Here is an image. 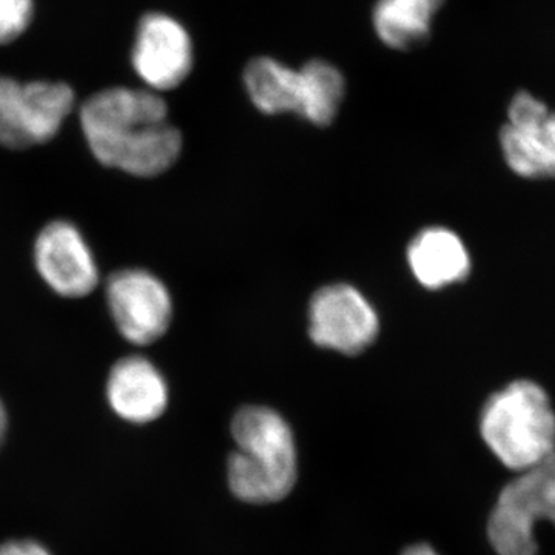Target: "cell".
Returning a JSON list of instances; mask_svg holds the SVG:
<instances>
[{
	"mask_svg": "<svg viewBox=\"0 0 555 555\" xmlns=\"http://www.w3.org/2000/svg\"><path fill=\"white\" fill-rule=\"evenodd\" d=\"M232 437L238 447L228 460L232 494L251 505L286 499L298 478L297 444L286 420L270 408L246 406L233 416Z\"/></svg>",
	"mask_w": 555,
	"mask_h": 555,
	"instance_id": "cell-2",
	"label": "cell"
},
{
	"mask_svg": "<svg viewBox=\"0 0 555 555\" xmlns=\"http://www.w3.org/2000/svg\"><path fill=\"white\" fill-rule=\"evenodd\" d=\"M403 555H440L434 547L425 545V543H418V545L409 546L404 550Z\"/></svg>",
	"mask_w": 555,
	"mask_h": 555,
	"instance_id": "cell-17",
	"label": "cell"
},
{
	"mask_svg": "<svg viewBox=\"0 0 555 555\" xmlns=\"http://www.w3.org/2000/svg\"><path fill=\"white\" fill-rule=\"evenodd\" d=\"M109 312L124 338L133 345L158 341L171 323L170 292L145 270H119L107 284Z\"/></svg>",
	"mask_w": 555,
	"mask_h": 555,
	"instance_id": "cell-8",
	"label": "cell"
},
{
	"mask_svg": "<svg viewBox=\"0 0 555 555\" xmlns=\"http://www.w3.org/2000/svg\"><path fill=\"white\" fill-rule=\"evenodd\" d=\"M486 447L509 469L524 473L555 451L550 396L531 379H516L489 397L480 416Z\"/></svg>",
	"mask_w": 555,
	"mask_h": 555,
	"instance_id": "cell-3",
	"label": "cell"
},
{
	"mask_svg": "<svg viewBox=\"0 0 555 555\" xmlns=\"http://www.w3.org/2000/svg\"><path fill=\"white\" fill-rule=\"evenodd\" d=\"M80 126L94 158L133 177H158L181 155V133L169 122L166 102L153 91H100L82 105Z\"/></svg>",
	"mask_w": 555,
	"mask_h": 555,
	"instance_id": "cell-1",
	"label": "cell"
},
{
	"mask_svg": "<svg viewBox=\"0 0 555 555\" xmlns=\"http://www.w3.org/2000/svg\"><path fill=\"white\" fill-rule=\"evenodd\" d=\"M408 262L415 280L429 291L462 283L470 272L465 243L447 228L422 230L409 244Z\"/></svg>",
	"mask_w": 555,
	"mask_h": 555,
	"instance_id": "cell-13",
	"label": "cell"
},
{
	"mask_svg": "<svg viewBox=\"0 0 555 555\" xmlns=\"http://www.w3.org/2000/svg\"><path fill=\"white\" fill-rule=\"evenodd\" d=\"M107 398L115 414L134 425L155 422L169 404L163 374L144 357H127L109 372Z\"/></svg>",
	"mask_w": 555,
	"mask_h": 555,
	"instance_id": "cell-12",
	"label": "cell"
},
{
	"mask_svg": "<svg viewBox=\"0 0 555 555\" xmlns=\"http://www.w3.org/2000/svg\"><path fill=\"white\" fill-rule=\"evenodd\" d=\"M188 31L166 14H147L138 28L133 65L139 78L155 90L177 89L192 69Z\"/></svg>",
	"mask_w": 555,
	"mask_h": 555,
	"instance_id": "cell-11",
	"label": "cell"
},
{
	"mask_svg": "<svg viewBox=\"0 0 555 555\" xmlns=\"http://www.w3.org/2000/svg\"><path fill=\"white\" fill-rule=\"evenodd\" d=\"M540 520L555 525V451L502 489L489 517V542L499 555H535Z\"/></svg>",
	"mask_w": 555,
	"mask_h": 555,
	"instance_id": "cell-5",
	"label": "cell"
},
{
	"mask_svg": "<svg viewBox=\"0 0 555 555\" xmlns=\"http://www.w3.org/2000/svg\"><path fill=\"white\" fill-rule=\"evenodd\" d=\"M500 147L507 167L518 177L555 181V112L521 91L511 102Z\"/></svg>",
	"mask_w": 555,
	"mask_h": 555,
	"instance_id": "cell-9",
	"label": "cell"
},
{
	"mask_svg": "<svg viewBox=\"0 0 555 555\" xmlns=\"http://www.w3.org/2000/svg\"><path fill=\"white\" fill-rule=\"evenodd\" d=\"M0 555H51L39 543L31 540H11L0 545Z\"/></svg>",
	"mask_w": 555,
	"mask_h": 555,
	"instance_id": "cell-16",
	"label": "cell"
},
{
	"mask_svg": "<svg viewBox=\"0 0 555 555\" xmlns=\"http://www.w3.org/2000/svg\"><path fill=\"white\" fill-rule=\"evenodd\" d=\"M244 82L259 112L295 113L315 126H328L345 100V78L324 61L309 62L297 72L270 57H258L247 65Z\"/></svg>",
	"mask_w": 555,
	"mask_h": 555,
	"instance_id": "cell-4",
	"label": "cell"
},
{
	"mask_svg": "<svg viewBox=\"0 0 555 555\" xmlns=\"http://www.w3.org/2000/svg\"><path fill=\"white\" fill-rule=\"evenodd\" d=\"M7 426H9V418H7L5 408L0 401V448H2L3 440H5Z\"/></svg>",
	"mask_w": 555,
	"mask_h": 555,
	"instance_id": "cell-18",
	"label": "cell"
},
{
	"mask_svg": "<svg viewBox=\"0 0 555 555\" xmlns=\"http://www.w3.org/2000/svg\"><path fill=\"white\" fill-rule=\"evenodd\" d=\"M378 332L374 306L349 284H331L310 299L309 335L323 349L357 356L375 341Z\"/></svg>",
	"mask_w": 555,
	"mask_h": 555,
	"instance_id": "cell-7",
	"label": "cell"
},
{
	"mask_svg": "<svg viewBox=\"0 0 555 555\" xmlns=\"http://www.w3.org/2000/svg\"><path fill=\"white\" fill-rule=\"evenodd\" d=\"M31 16L33 0H0V46L20 38Z\"/></svg>",
	"mask_w": 555,
	"mask_h": 555,
	"instance_id": "cell-15",
	"label": "cell"
},
{
	"mask_svg": "<svg viewBox=\"0 0 555 555\" xmlns=\"http://www.w3.org/2000/svg\"><path fill=\"white\" fill-rule=\"evenodd\" d=\"M443 0H379L374 25L379 39L396 50H412L429 39L430 24Z\"/></svg>",
	"mask_w": 555,
	"mask_h": 555,
	"instance_id": "cell-14",
	"label": "cell"
},
{
	"mask_svg": "<svg viewBox=\"0 0 555 555\" xmlns=\"http://www.w3.org/2000/svg\"><path fill=\"white\" fill-rule=\"evenodd\" d=\"M75 93L67 83H20L0 78V145L30 149L56 137L72 113Z\"/></svg>",
	"mask_w": 555,
	"mask_h": 555,
	"instance_id": "cell-6",
	"label": "cell"
},
{
	"mask_svg": "<svg viewBox=\"0 0 555 555\" xmlns=\"http://www.w3.org/2000/svg\"><path fill=\"white\" fill-rule=\"evenodd\" d=\"M36 268L56 294L87 297L98 286V268L79 230L67 221H54L39 233Z\"/></svg>",
	"mask_w": 555,
	"mask_h": 555,
	"instance_id": "cell-10",
	"label": "cell"
}]
</instances>
